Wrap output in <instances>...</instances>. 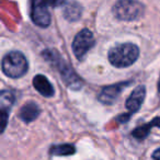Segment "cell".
Returning <instances> with one entry per match:
<instances>
[{
    "label": "cell",
    "instance_id": "cell-18",
    "mask_svg": "<svg viewBox=\"0 0 160 160\" xmlns=\"http://www.w3.org/2000/svg\"><path fill=\"white\" fill-rule=\"evenodd\" d=\"M157 88H158V91L160 92V78H159V81H158V83H157Z\"/></svg>",
    "mask_w": 160,
    "mask_h": 160
},
{
    "label": "cell",
    "instance_id": "cell-4",
    "mask_svg": "<svg viewBox=\"0 0 160 160\" xmlns=\"http://www.w3.org/2000/svg\"><path fill=\"white\" fill-rule=\"evenodd\" d=\"M145 7L137 0H118L113 6V14L121 21H134L144 16Z\"/></svg>",
    "mask_w": 160,
    "mask_h": 160
},
{
    "label": "cell",
    "instance_id": "cell-7",
    "mask_svg": "<svg viewBox=\"0 0 160 160\" xmlns=\"http://www.w3.org/2000/svg\"><path fill=\"white\" fill-rule=\"evenodd\" d=\"M129 85H131V81H123V82H118L114 83V85L107 86V87H104L101 90L100 94L98 97L99 101L107 105L113 104L120 97L121 92Z\"/></svg>",
    "mask_w": 160,
    "mask_h": 160
},
{
    "label": "cell",
    "instance_id": "cell-17",
    "mask_svg": "<svg viewBox=\"0 0 160 160\" xmlns=\"http://www.w3.org/2000/svg\"><path fill=\"white\" fill-rule=\"evenodd\" d=\"M152 159L153 160H160V148L156 149L152 152Z\"/></svg>",
    "mask_w": 160,
    "mask_h": 160
},
{
    "label": "cell",
    "instance_id": "cell-12",
    "mask_svg": "<svg viewBox=\"0 0 160 160\" xmlns=\"http://www.w3.org/2000/svg\"><path fill=\"white\" fill-rule=\"evenodd\" d=\"M152 127H159L160 128V116H157V118H152V120L149 123H147V124L136 127V128L132 132V136L138 140H142L149 135L150 129L152 128Z\"/></svg>",
    "mask_w": 160,
    "mask_h": 160
},
{
    "label": "cell",
    "instance_id": "cell-9",
    "mask_svg": "<svg viewBox=\"0 0 160 160\" xmlns=\"http://www.w3.org/2000/svg\"><path fill=\"white\" fill-rule=\"evenodd\" d=\"M146 97V88L144 86H138L132 91L131 96L126 100V109L129 113L134 114L140 109Z\"/></svg>",
    "mask_w": 160,
    "mask_h": 160
},
{
    "label": "cell",
    "instance_id": "cell-5",
    "mask_svg": "<svg viewBox=\"0 0 160 160\" xmlns=\"http://www.w3.org/2000/svg\"><path fill=\"white\" fill-rule=\"evenodd\" d=\"M94 36L92 32L88 29H82L76 34L71 44L73 55L78 60H82L88 54V52L94 46Z\"/></svg>",
    "mask_w": 160,
    "mask_h": 160
},
{
    "label": "cell",
    "instance_id": "cell-13",
    "mask_svg": "<svg viewBox=\"0 0 160 160\" xmlns=\"http://www.w3.org/2000/svg\"><path fill=\"white\" fill-rule=\"evenodd\" d=\"M82 13V8L78 2H70L65 7L64 17L68 21H77L80 19Z\"/></svg>",
    "mask_w": 160,
    "mask_h": 160
},
{
    "label": "cell",
    "instance_id": "cell-6",
    "mask_svg": "<svg viewBox=\"0 0 160 160\" xmlns=\"http://www.w3.org/2000/svg\"><path fill=\"white\" fill-rule=\"evenodd\" d=\"M46 0H31V19L40 28H47L51 24V13Z\"/></svg>",
    "mask_w": 160,
    "mask_h": 160
},
{
    "label": "cell",
    "instance_id": "cell-14",
    "mask_svg": "<svg viewBox=\"0 0 160 160\" xmlns=\"http://www.w3.org/2000/svg\"><path fill=\"white\" fill-rule=\"evenodd\" d=\"M76 152V147L72 144H58L53 145L49 148L51 156H70Z\"/></svg>",
    "mask_w": 160,
    "mask_h": 160
},
{
    "label": "cell",
    "instance_id": "cell-10",
    "mask_svg": "<svg viewBox=\"0 0 160 160\" xmlns=\"http://www.w3.org/2000/svg\"><path fill=\"white\" fill-rule=\"evenodd\" d=\"M33 87L40 94L45 98H51L55 93L54 87L44 75H36L33 78Z\"/></svg>",
    "mask_w": 160,
    "mask_h": 160
},
{
    "label": "cell",
    "instance_id": "cell-8",
    "mask_svg": "<svg viewBox=\"0 0 160 160\" xmlns=\"http://www.w3.org/2000/svg\"><path fill=\"white\" fill-rule=\"evenodd\" d=\"M16 100L14 93L10 90H2L0 93V112H1V129L5 132L6 126H7L8 118H9L10 110Z\"/></svg>",
    "mask_w": 160,
    "mask_h": 160
},
{
    "label": "cell",
    "instance_id": "cell-1",
    "mask_svg": "<svg viewBox=\"0 0 160 160\" xmlns=\"http://www.w3.org/2000/svg\"><path fill=\"white\" fill-rule=\"evenodd\" d=\"M43 57L47 62H49L60 73V77L64 80V82L71 89L78 90L82 86V80L80 79L79 76L76 75V72L72 70L71 66L57 53L56 51L46 49L43 52Z\"/></svg>",
    "mask_w": 160,
    "mask_h": 160
},
{
    "label": "cell",
    "instance_id": "cell-15",
    "mask_svg": "<svg viewBox=\"0 0 160 160\" xmlns=\"http://www.w3.org/2000/svg\"><path fill=\"white\" fill-rule=\"evenodd\" d=\"M131 115H132V113H129V112L126 114H121L120 116L116 118V121H118V123H126V122H128Z\"/></svg>",
    "mask_w": 160,
    "mask_h": 160
},
{
    "label": "cell",
    "instance_id": "cell-2",
    "mask_svg": "<svg viewBox=\"0 0 160 160\" xmlns=\"http://www.w3.org/2000/svg\"><path fill=\"white\" fill-rule=\"evenodd\" d=\"M109 60L116 68L129 67L139 57V48L133 43H121L116 44L109 51Z\"/></svg>",
    "mask_w": 160,
    "mask_h": 160
},
{
    "label": "cell",
    "instance_id": "cell-3",
    "mask_svg": "<svg viewBox=\"0 0 160 160\" xmlns=\"http://www.w3.org/2000/svg\"><path fill=\"white\" fill-rule=\"evenodd\" d=\"M1 68H2V72L6 76L17 79V78L23 77L28 72L29 62L21 52H9L2 58Z\"/></svg>",
    "mask_w": 160,
    "mask_h": 160
},
{
    "label": "cell",
    "instance_id": "cell-11",
    "mask_svg": "<svg viewBox=\"0 0 160 160\" xmlns=\"http://www.w3.org/2000/svg\"><path fill=\"white\" fill-rule=\"evenodd\" d=\"M40 114H41V109L38 105V103L33 102V101H29V102H27L20 109L19 118L24 123L29 124V123L35 121Z\"/></svg>",
    "mask_w": 160,
    "mask_h": 160
},
{
    "label": "cell",
    "instance_id": "cell-16",
    "mask_svg": "<svg viewBox=\"0 0 160 160\" xmlns=\"http://www.w3.org/2000/svg\"><path fill=\"white\" fill-rule=\"evenodd\" d=\"M46 1L48 6H53V7H58L66 2V0H46Z\"/></svg>",
    "mask_w": 160,
    "mask_h": 160
}]
</instances>
